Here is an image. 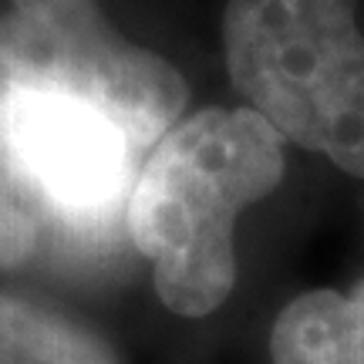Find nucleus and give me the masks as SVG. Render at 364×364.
Returning <instances> with one entry per match:
<instances>
[{"instance_id":"1","label":"nucleus","mask_w":364,"mask_h":364,"mask_svg":"<svg viewBox=\"0 0 364 364\" xmlns=\"http://www.w3.org/2000/svg\"><path fill=\"white\" fill-rule=\"evenodd\" d=\"M284 135L253 108H203L149 152L125 233L172 314L206 317L236 284V216L284 179Z\"/></svg>"},{"instance_id":"2","label":"nucleus","mask_w":364,"mask_h":364,"mask_svg":"<svg viewBox=\"0 0 364 364\" xmlns=\"http://www.w3.org/2000/svg\"><path fill=\"white\" fill-rule=\"evenodd\" d=\"M233 88L284 139L364 176V34L354 0H230Z\"/></svg>"},{"instance_id":"3","label":"nucleus","mask_w":364,"mask_h":364,"mask_svg":"<svg viewBox=\"0 0 364 364\" xmlns=\"http://www.w3.org/2000/svg\"><path fill=\"white\" fill-rule=\"evenodd\" d=\"M0 78L98 108L142 156L179 125L189 98L179 71L122 38L95 0H14L0 17Z\"/></svg>"},{"instance_id":"4","label":"nucleus","mask_w":364,"mask_h":364,"mask_svg":"<svg viewBox=\"0 0 364 364\" xmlns=\"http://www.w3.org/2000/svg\"><path fill=\"white\" fill-rule=\"evenodd\" d=\"M7 135L44 206L48 236L78 253L115 247L142 169L129 135L78 98L11 85Z\"/></svg>"},{"instance_id":"5","label":"nucleus","mask_w":364,"mask_h":364,"mask_svg":"<svg viewBox=\"0 0 364 364\" xmlns=\"http://www.w3.org/2000/svg\"><path fill=\"white\" fill-rule=\"evenodd\" d=\"M270 354L277 364H364V280L290 300L273 321Z\"/></svg>"},{"instance_id":"6","label":"nucleus","mask_w":364,"mask_h":364,"mask_svg":"<svg viewBox=\"0 0 364 364\" xmlns=\"http://www.w3.org/2000/svg\"><path fill=\"white\" fill-rule=\"evenodd\" d=\"M0 364H118V358L78 321L0 294Z\"/></svg>"},{"instance_id":"7","label":"nucleus","mask_w":364,"mask_h":364,"mask_svg":"<svg viewBox=\"0 0 364 364\" xmlns=\"http://www.w3.org/2000/svg\"><path fill=\"white\" fill-rule=\"evenodd\" d=\"M44 236V206L7 135V85L0 78V270H21L38 253Z\"/></svg>"}]
</instances>
